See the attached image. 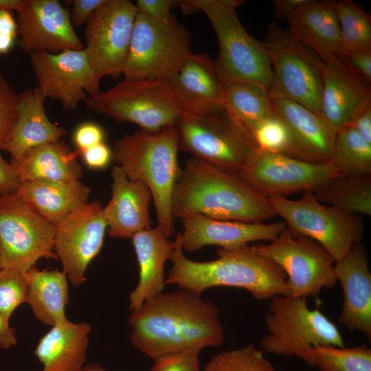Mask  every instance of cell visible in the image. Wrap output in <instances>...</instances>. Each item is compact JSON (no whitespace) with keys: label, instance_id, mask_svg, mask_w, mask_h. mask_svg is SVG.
Wrapping results in <instances>:
<instances>
[{"label":"cell","instance_id":"obj_1","mask_svg":"<svg viewBox=\"0 0 371 371\" xmlns=\"http://www.w3.org/2000/svg\"><path fill=\"white\" fill-rule=\"evenodd\" d=\"M128 326L133 346L154 361L217 347L225 339L218 307L201 294L181 289L145 301L132 311Z\"/></svg>","mask_w":371,"mask_h":371},{"label":"cell","instance_id":"obj_2","mask_svg":"<svg viewBox=\"0 0 371 371\" xmlns=\"http://www.w3.org/2000/svg\"><path fill=\"white\" fill-rule=\"evenodd\" d=\"M218 258L207 262L187 258L182 248L181 232L174 240L170 260L172 265L166 278V284L201 294L216 286L243 289L257 300L276 295H290L286 276L267 258L256 253L251 246L243 245L219 248Z\"/></svg>","mask_w":371,"mask_h":371},{"label":"cell","instance_id":"obj_3","mask_svg":"<svg viewBox=\"0 0 371 371\" xmlns=\"http://www.w3.org/2000/svg\"><path fill=\"white\" fill-rule=\"evenodd\" d=\"M171 207L174 220L201 214L218 220L263 223L276 216L268 199L236 174L192 157L180 171Z\"/></svg>","mask_w":371,"mask_h":371},{"label":"cell","instance_id":"obj_4","mask_svg":"<svg viewBox=\"0 0 371 371\" xmlns=\"http://www.w3.org/2000/svg\"><path fill=\"white\" fill-rule=\"evenodd\" d=\"M179 133L175 124L156 133L139 129L117 139L112 158L128 179L150 189L158 226L170 238L175 234L172 195L181 169L178 164Z\"/></svg>","mask_w":371,"mask_h":371},{"label":"cell","instance_id":"obj_5","mask_svg":"<svg viewBox=\"0 0 371 371\" xmlns=\"http://www.w3.org/2000/svg\"><path fill=\"white\" fill-rule=\"evenodd\" d=\"M265 315L267 334L262 348L271 354L295 356L315 367L313 348L344 346L337 326L319 309H311L306 297L276 295Z\"/></svg>","mask_w":371,"mask_h":371},{"label":"cell","instance_id":"obj_6","mask_svg":"<svg viewBox=\"0 0 371 371\" xmlns=\"http://www.w3.org/2000/svg\"><path fill=\"white\" fill-rule=\"evenodd\" d=\"M198 10L210 20L219 46L214 61L223 82L243 81L269 91L272 82L271 65L262 43L256 41L244 28L236 8L241 0H194Z\"/></svg>","mask_w":371,"mask_h":371},{"label":"cell","instance_id":"obj_7","mask_svg":"<svg viewBox=\"0 0 371 371\" xmlns=\"http://www.w3.org/2000/svg\"><path fill=\"white\" fill-rule=\"evenodd\" d=\"M179 150L219 170L238 174L258 149L245 126L223 105L209 113H183L175 124Z\"/></svg>","mask_w":371,"mask_h":371},{"label":"cell","instance_id":"obj_8","mask_svg":"<svg viewBox=\"0 0 371 371\" xmlns=\"http://www.w3.org/2000/svg\"><path fill=\"white\" fill-rule=\"evenodd\" d=\"M273 72L269 94L321 115L324 62L288 29L269 24L262 42Z\"/></svg>","mask_w":371,"mask_h":371},{"label":"cell","instance_id":"obj_9","mask_svg":"<svg viewBox=\"0 0 371 371\" xmlns=\"http://www.w3.org/2000/svg\"><path fill=\"white\" fill-rule=\"evenodd\" d=\"M190 37L172 16L158 19L137 13L124 78L170 82L192 53Z\"/></svg>","mask_w":371,"mask_h":371},{"label":"cell","instance_id":"obj_10","mask_svg":"<svg viewBox=\"0 0 371 371\" xmlns=\"http://www.w3.org/2000/svg\"><path fill=\"white\" fill-rule=\"evenodd\" d=\"M85 104L119 124L131 122L150 133L175 124L184 113L169 82L152 79L124 78L108 90L88 97Z\"/></svg>","mask_w":371,"mask_h":371},{"label":"cell","instance_id":"obj_11","mask_svg":"<svg viewBox=\"0 0 371 371\" xmlns=\"http://www.w3.org/2000/svg\"><path fill=\"white\" fill-rule=\"evenodd\" d=\"M276 215L282 217L293 232L309 238L324 247L335 262L360 243L364 231L360 215L318 201L311 191L297 199L268 198Z\"/></svg>","mask_w":371,"mask_h":371},{"label":"cell","instance_id":"obj_12","mask_svg":"<svg viewBox=\"0 0 371 371\" xmlns=\"http://www.w3.org/2000/svg\"><path fill=\"white\" fill-rule=\"evenodd\" d=\"M251 248L278 265L286 276L290 295L318 298L324 288L335 286V260L316 241L286 228L267 244Z\"/></svg>","mask_w":371,"mask_h":371},{"label":"cell","instance_id":"obj_13","mask_svg":"<svg viewBox=\"0 0 371 371\" xmlns=\"http://www.w3.org/2000/svg\"><path fill=\"white\" fill-rule=\"evenodd\" d=\"M56 225L16 194H0V267L26 272L41 258L57 260Z\"/></svg>","mask_w":371,"mask_h":371},{"label":"cell","instance_id":"obj_14","mask_svg":"<svg viewBox=\"0 0 371 371\" xmlns=\"http://www.w3.org/2000/svg\"><path fill=\"white\" fill-rule=\"evenodd\" d=\"M137 14L128 0H105L86 21L84 49L100 80L122 74Z\"/></svg>","mask_w":371,"mask_h":371},{"label":"cell","instance_id":"obj_15","mask_svg":"<svg viewBox=\"0 0 371 371\" xmlns=\"http://www.w3.org/2000/svg\"><path fill=\"white\" fill-rule=\"evenodd\" d=\"M237 175L266 198L313 191L338 176L329 164L307 162L259 149Z\"/></svg>","mask_w":371,"mask_h":371},{"label":"cell","instance_id":"obj_16","mask_svg":"<svg viewBox=\"0 0 371 371\" xmlns=\"http://www.w3.org/2000/svg\"><path fill=\"white\" fill-rule=\"evenodd\" d=\"M29 56L37 88L45 98L58 100L63 109L74 110L88 97L100 92V79L84 49L57 54L31 52Z\"/></svg>","mask_w":371,"mask_h":371},{"label":"cell","instance_id":"obj_17","mask_svg":"<svg viewBox=\"0 0 371 371\" xmlns=\"http://www.w3.org/2000/svg\"><path fill=\"white\" fill-rule=\"evenodd\" d=\"M102 208L98 201L88 202L56 225L54 251L74 286L86 281L88 266L102 247L107 229Z\"/></svg>","mask_w":371,"mask_h":371},{"label":"cell","instance_id":"obj_18","mask_svg":"<svg viewBox=\"0 0 371 371\" xmlns=\"http://www.w3.org/2000/svg\"><path fill=\"white\" fill-rule=\"evenodd\" d=\"M19 45L26 53L81 50L70 13L56 0H25L18 12Z\"/></svg>","mask_w":371,"mask_h":371},{"label":"cell","instance_id":"obj_19","mask_svg":"<svg viewBox=\"0 0 371 371\" xmlns=\"http://www.w3.org/2000/svg\"><path fill=\"white\" fill-rule=\"evenodd\" d=\"M182 248L194 252L207 245L229 248L259 240L271 241L286 228L284 221L244 223L212 218L201 214H192L181 218Z\"/></svg>","mask_w":371,"mask_h":371},{"label":"cell","instance_id":"obj_20","mask_svg":"<svg viewBox=\"0 0 371 371\" xmlns=\"http://www.w3.org/2000/svg\"><path fill=\"white\" fill-rule=\"evenodd\" d=\"M273 113L290 135L289 156L315 164H329L336 131L320 115L294 101L271 98Z\"/></svg>","mask_w":371,"mask_h":371},{"label":"cell","instance_id":"obj_21","mask_svg":"<svg viewBox=\"0 0 371 371\" xmlns=\"http://www.w3.org/2000/svg\"><path fill=\"white\" fill-rule=\"evenodd\" d=\"M324 62L321 115L336 131L349 125L355 115L371 103V85L337 56Z\"/></svg>","mask_w":371,"mask_h":371},{"label":"cell","instance_id":"obj_22","mask_svg":"<svg viewBox=\"0 0 371 371\" xmlns=\"http://www.w3.org/2000/svg\"><path fill=\"white\" fill-rule=\"evenodd\" d=\"M337 282L341 286L343 306L339 322L350 331L371 338V273L368 257L360 243L335 262Z\"/></svg>","mask_w":371,"mask_h":371},{"label":"cell","instance_id":"obj_23","mask_svg":"<svg viewBox=\"0 0 371 371\" xmlns=\"http://www.w3.org/2000/svg\"><path fill=\"white\" fill-rule=\"evenodd\" d=\"M111 197L102 208L107 232L114 238H131L135 233L151 228L149 188L139 181L128 179L115 166L111 170Z\"/></svg>","mask_w":371,"mask_h":371},{"label":"cell","instance_id":"obj_24","mask_svg":"<svg viewBox=\"0 0 371 371\" xmlns=\"http://www.w3.org/2000/svg\"><path fill=\"white\" fill-rule=\"evenodd\" d=\"M169 84L184 113L201 115L223 106V82L207 54L192 53Z\"/></svg>","mask_w":371,"mask_h":371},{"label":"cell","instance_id":"obj_25","mask_svg":"<svg viewBox=\"0 0 371 371\" xmlns=\"http://www.w3.org/2000/svg\"><path fill=\"white\" fill-rule=\"evenodd\" d=\"M45 99L37 87L19 94L16 120L1 148L10 154L11 159L38 146L59 141L67 134L65 128L48 118Z\"/></svg>","mask_w":371,"mask_h":371},{"label":"cell","instance_id":"obj_26","mask_svg":"<svg viewBox=\"0 0 371 371\" xmlns=\"http://www.w3.org/2000/svg\"><path fill=\"white\" fill-rule=\"evenodd\" d=\"M131 238L139 268L138 284L129 295V307L133 311L162 293L166 284L164 267L170 260L174 240L158 225L139 231Z\"/></svg>","mask_w":371,"mask_h":371},{"label":"cell","instance_id":"obj_27","mask_svg":"<svg viewBox=\"0 0 371 371\" xmlns=\"http://www.w3.org/2000/svg\"><path fill=\"white\" fill-rule=\"evenodd\" d=\"M289 30L323 60L341 48L335 1L308 0L286 19Z\"/></svg>","mask_w":371,"mask_h":371},{"label":"cell","instance_id":"obj_28","mask_svg":"<svg viewBox=\"0 0 371 371\" xmlns=\"http://www.w3.org/2000/svg\"><path fill=\"white\" fill-rule=\"evenodd\" d=\"M91 326L69 319L51 327L39 340L34 355L41 371H82L87 361Z\"/></svg>","mask_w":371,"mask_h":371},{"label":"cell","instance_id":"obj_29","mask_svg":"<svg viewBox=\"0 0 371 371\" xmlns=\"http://www.w3.org/2000/svg\"><path fill=\"white\" fill-rule=\"evenodd\" d=\"M90 188L80 180H35L21 183L16 193L43 218L57 225L88 203Z\"/></svg>","mask_w":371,"mask_h":371},{"label":"cell","instance_id":"obj_30","mask_svg":"<svg viewBox=\"0 0 371 371\" xmlns=\"http://www.w3.org/2000/svg\"><path fill=\"white\" fill-rule=\"evenodd\" d=\"M78 151L60 140L33 148L12 164L21 183L35 180L74 181L82 176Z\"/></svg>","mask_w":371,"mask_h":371},{"label":"cell","instance_id":"obj_31","mask_svg":"<svg viewBox=\"0 0 371 371\" xmlns=\"http://www.w3.org/2000/svg\"><path fill=\"white\" fill-rule=\"evenodd\" d=\"M28 282V304L35 317L45 325L54 326L68 319L65 308L69 302L68 278L63 271L38 269L25 272Z\"/></svg>","mask_w":371,"mask_h":371},{"label":"cell","instance_id":"obj_32","mask_svg":"<svg viewBox=\"0 0 371 371\" xmlns=\"http://www.w3.org/2000/svg\"><path fill=\"white\" fill-rule=\"evenodd\" d=\"M222 103L251 135L257 124L274 115L268 91L249 82H223Z\"/></svg>","mask_w":371,"mask_h":371},{"label":"cell","instance_id":"obj_33","mask_svg":"<svg viewBox=\"0 0 371 371\" xmlns=\"http://www.w3.org/2000/svg\"><path fill=\"white\" fill-rule=\"evenodd\" d=\"M311 192L322 203L359 215H371V175L335 176Z\"/></svg>","mask_w":371,"mask_h":371},{"label":"cell","instance_id":"obj_34","mask_svg":"<svg viewBox=\"0 0 371 371\" xmlns=\"http://www.w3.org/2000/svg\"><path fill=\"white\" fill-rule=\"evenodd\" d=\"M329 164L337 175H371V144L351 126L336 131Z\"/></svg>","mask_w":371,"mask_h":371},{"label":"cell","instance_id":"obj_35","mask_svg":"<svg viewBox=\"0 0 371 371\" xmlns=\"http://www.w3.org/2000/svg\"><path fill=\"white\" fill-rule=\"evenodd\" d=\"M335 10L339 25L340 51H371L370 15L351 0L335 1Z\"/></svg>","mask_w":371,"mask_h":371},{"label":"cell","instance_id":"obj_36","mask_svg":"<svg viewBox=\"0 0 371 371\" xmlns=\"http://www.w3.org/2000/svg\"><path fill=\"white\" fill-rule=\"evenodd\" d=\"M313 355L319 371H371V350L365 345L317 346Z\"/></svg>","mask_w":371,"mask_h":371},{"label":"cell","instance_id":"obj_37","mask_svg":"<svg viewBox=\"0 0 371 371\" xmlns=\"http://www.w3.org/2000/svg\"><path fill=\"white\" fill-rule=\"evenodd\" d=\"M263 352L252 344L215 355L203 371H276Z\"/></svg>","mask_w":371,"mask_h":371},{"label":"cell","instance_id":"obj_38","mask_svg":"<svg viewBox=\"0 0 371 371\" xmlns=\"http://www.w3.org/2000/svg\"><path fill=\"white\" fill-rule=\"evenodd\" d=\"M251 136L258 148L262 151L289 155L291 139L289 130L284 122L275 114L257 124Z\"/></svg>","mask_w":371,"mask_h":371},{"label":"cell","instance_id":"obj_39","mask_svg":"<svg viewBox=\"0 0 371 371\" xmlns=\"http://www.w3.org/2000/svg\"><path fill=\"white\" fill-rule=\"evenodd\" d=\"M28 282L25 272L0 269V313L8 320L15 309L26 303Z\"/></svg>","mask_w":371,"mask_h":371},{"label":"cell","instance_id":"obj_40","mask_svg":"<svg viewBox=\"0 0 371 371\" xmlns=\"http://www.w3.org/2000/svg\"><path fill=\"white\" fill-rule=\"evenodd\" d=\"M19 94L0 72V150L17 117Z\"/></svg>","mask_w":371,"mask_h":371},{"label":"cell","instance_id":"obj_41","mask_svg":"<svg viewBox=\"0 0 371 371\" xmlns=\"http://www.w3.org/2000/svg\"><path fill=\"white\" fill-rule=\"evenodd\" d=\"M199 352L190 350L163 356L155 360L149 371H200Z\"/></svg>","mask_w":371,"mask_h":371},{"label":"cell","instance_id":"obj_42","mask_svg":"<svg viewBox=\"0 0 371 371\" xmlns=\"http://www.w3.org/2000/svg\"><path fill=\"white\" fill-rule=\"evenodd\" d=\"M359 78L371 85V51L341 50L337 55Z\"/></svg>","mask_w":371,"mask_h":371},{"label":"cell","instance_id":"obj_43","mask_svg":"<svg viewBox=\"0 0 371 371\" xmlns=\"http://www.w3.org/2000/svg\"><path fill=\"white\" fill-rule=\"evenodd\" d=\"M104 132L102 128L92 122L80 124L74 134V140L78 152L82 153L87 149L103 142Z\"/></svg>","mask_w":371,"mask_h":371},{"label":"cell","instance_id":"obj_44","mask_svg":"<svg viewBox=\"0 0 371 371\" xmlns=\"http://www.w3.org/2000/svg\"><path fill=\"white\" fill-rule=\"evenodd\" d=\"M135 5L137 13L158 19H168L172 16V9L179 6V0H137Z\"/></svg>","mask_w":371,"mask_h":371},{"label":"cell","instance_id":"obj_45","mask_svg":"<svg viewBox=\"0 0 371 371\" xmlns=\"http://www.w3.org/2000/svg\"><path fill=\"white\" fill-rule=\"evenodd\" d=\"M17 34L18 25L12 12L0 10V55L10 52Z\"/></svg>","mask_w":371,"mask_h":371},{"label":"cell","instance_id":"obj_46","mask_svg":"<svg viewBox=\"0 0 371 371\" xmlns=\"http://www.w3.org/2000/svg\"><path fill=\"white\" fill-rule=\"evenodd\" d=\"M82 155L89 168L101 169L109 164L112 157V151L106 144L101 142L87 149Z\"/></svg>","mask_w":371,"mask_h":371},{"label":"cell","instance_id":"obj_47","mask_svg":"<svg viewBox=\"0 0 371 371\" xmlns=\"http://www.w3.org/2000/svg\"><path fill=\"white\" fill-rule=\"evenodd\" d=\"M105 0H74L70 13L73 26H80L86 23L92 13L100 7Z\"/></svg>","mask_w":371,"mask_h":371},{"label":"cell","instance_id":"obj_48","mask_svg":"<svg viewBox=\"0 0 371 371\" xmlns=\"http://www.w3.org/2000/svg\"><path fill=\"white\" fill-rule=\"evenodd\" d=\"M21 182L10 163L0 154V194H16Z\"/></svg>","mask_w":371,"mask_h":371},{"label":"cell","instance_id":"obj_49","mask_svg":"<svg viewBox=\"0 0 371 371\" xmlns=\"http://www.w3.org/2000/svg\"><path fill=\"white\" fill-rule=\"evenodd\" d=\"M349 125L371 144V103L362 108L355 115Z\"/></svg>","mask_w":371,"mask_h":371},{"label":"cell","instance_id":"obj_50","mask_svg":"<svg viewBox=\"0 0 371 371\" xmlns=\"http://www.w3.org/2000/svg\"><path fill=\"white\" fill-rule=\"evenodd\" d=\"M307 1L308 0L271 1L273 5L275 16L280 21L286 20L289 14Z\"/></svg>","mask_w":371,"mask_h":371},{"label":"cell","instance_id":"obj_51","mask_svg":"<svg viewBox=\"0 0 371 371\" xmlns=\"http://www.w3.org/2000/svg\"><path fill=\"white\" fill-rule=\"evenodd\" d=\"M16 344L15 330L10 326L9 320L0 313V348L8 349Z\"/></svg>","mask_w":371,"mask_h":371},{"label":"cell","instance_id":"obj_52","mask_svg":"<svg viewBox=\"0 0 371 371\" xmlns=\"http://www.w3.org/2000/svg\"><path fill=\"white\" fill-rule=\"evenodd\" d=\"M25 0H0V10H15L19 12L23 7Z\"/></svg>","mask_w":371,"mask_h":371},{"label":"cell","instance_id":"obj_53","mask_svg":"<svg viewBox=\"0 0 371 371\" xmlns=\"http://www.w3.org/2000/svg\"><path fill=\"white\" fill-rule=\"evenodd\" d=\"M179 8L184 14H189L198 10L194 0H179Z\"/></svg>","mask_w":371,"mask_h":371},{"label":"cell","instance_id":"obj_54","mask_svg":"<svg viewBox=\"0 0 371 371\" xmlns=\"http://www.w3.org/2000/svg\"><path fill=\"white\" fill-rule=\"evenodd\" d=\"M82 371H108L105 370L104 368H102L100 365L95 363H91L87 364L84 366Z\"/></svg>","mask_w":371,"mask_h":371},{"label":"cell","instance_id":"obj_55","mask_svg":"<svg viewBox=\"0 0 371 371\" xmlns=\"http://www.w3.org/2000/svg\"><path fill=\"white\" fill-rule=\"evenodd\" d=\"M276 371H278V370H276Z\"/></svg>","mask_w":371,"mask_h":371},{"label":"cell","instance_id":"obj_56","mask_svg":"<svg viewBox=\"0 0 371 371\" xmlns=\"http://www.w3.org/2000/svg\"><path fill=\"white\" fill-rule=\"evenodd\" d=\"M0 269H1V267H0Z\"/></svg>","mask_w":371,"mask_h":371}]
</instances>
